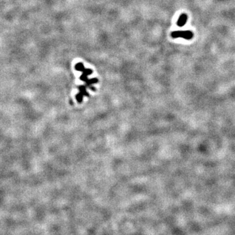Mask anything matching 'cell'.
Returning a JSON list of instances; mask_svg holds the SVG:
<instances>
[{
    "label": "cell",
    "mask_w": 235,
    "mask_h": 235,
    "mask_svg": "<svg viewBox=\"0 0 235 235\" xmlns=\"http://www.w3.org/2000/svg\"><path fill=\"white\" fill-rule=\"evenodd\" d=\"M187 20H188V15L186 14H182L179 18V20H178L177 21V25L179 26V27H182L184 25L186 24V22H187Z\"/></svg>",
    "instance_id": "obj_2"
},
{
    "label": "cell",
    "mask_w": 235,
    "mask_h": 235,
    "mask_svg": "<svg viewBox=\"0 0 235 235\" xmlns=\"http://www.w3.org/2000/svg\"><path fill=\"white\" fill-rule=\"evenodd\" d=\"M193 33L192 31L186 30V31H174L171 34V37L173 38H183L187 40H190L193 39Z\"/></svg>",
    "instance_id": "obj_1"
},
{
    "label": "cell",
    "mask_w": 235,
    "mask_h": 235,
    "mask_svg": "<svg viewBox=\"0 0 235 235\" xmlns=\"http://www.w3.org/2000/svg\"><path fill=\"white\" fill-rule=\"evenodd\" d=\"M75 69L77 70V71H83L85 69V68H84V65L82 64V63H78L75 66Z\"/></svg>",
    "instance_id": "obj_3"
}]
</instances>
